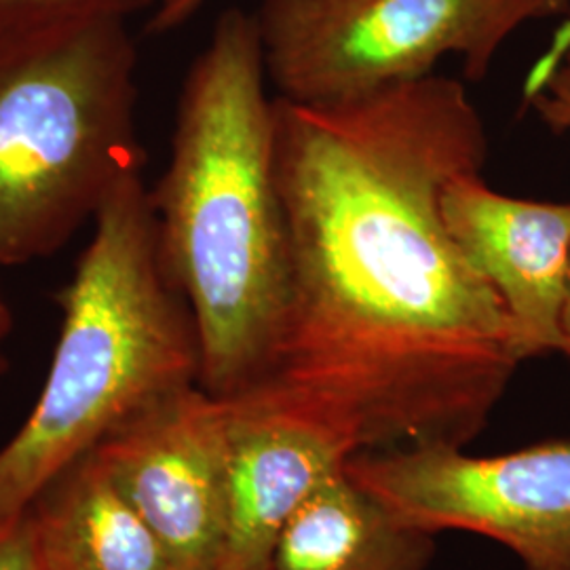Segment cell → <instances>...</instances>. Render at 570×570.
Returning <instances> with one entry per match:
<instances>
[{
	"mask_svg": "<svg viewBox=\"0 0 570 570\" xmlns=\"http://www.w3.org/2000/svg\"><path fill=\"white\" fill-rule=\"evenodd\" d=\"M487 125L444 75L348 102L275 98L289 301L271 376L357 452L468 449L527 362L508 308L442 218Z\"/></svg>",
	"mask_w": 570,
	"mask_h": 570,
	"instance_id": "obj_1",
	"label": "cell"
},
{
	"mask_svg": "<svg viewBox=\"0 0 570 570\" xmlns=\"http://www.w3.org/2000/svg\"><path fill=\"white\" fill-rule=\"evenodd\" d=\"M254 13L226 9L184 79L171 153L148 188L159 247L199 338V387L235 397L271 376L289 301L275 96Z\"/></svg>",
	"mask_w": 570,
	"mask_h": 570,
	"instance_id": "obj_2",
	"label": "cell"
},
{
	"mask_svg": "<svg viewBox=\"0 0 570 570\" xmlns=\"http://www.w3.org/2000/svg\"><path fill=\"white\" fill-rule=\"evenodd\" d=\"M41 395L0 446V520L18 518L63 469L117 429L199 385V338L159 247L142 169L106 197L70 284Z\"/></svg>",
	"mask_w": 570,
	"mask_h": 570,
	"instance_id": "obj_3",
	"label": "cell"
},
{
	"mask_svg": "<svg viewBox=\"0 0 570 570\" xmlns=\"http://www.w3.org/2000/svg\"><path fill=\"white\" fill-rule=\"evenodd\" d=\"M127 20L0 37V271L51 256L144 167Z\"/></svg>",
	"mask_w": 570,
	"mask_h": 570,
	"instance_id": "obj_4",
	"label": "cell"
},
{
	"mask_svg": "<svg viewBox=\"0 0 570 570\" xmlns=\"http://www.w3.org/2000/svg\"><path fill=\"white\" fill-rule=\"evenodd\" d=\"M569 11L570 0H263L254 20L275 98L322 106L425 79L444 58L482 81L520 28Z\"/></svg>",
	"mask_w": 570,
	"mask_h": 570,
	"instance_id": "obj_5",
	"label": "cell"
},
{
	"mask_svg": "<svg viewBox=\"0 0 570 570\" xmlns=\"http://www.w3.org/2000/svg\"><path fill=\"white\" fill-rule=\"evenodd\" d=\"M345 471L416 529L487 537L524 570H570V440L490 456L452 446L357 452Z\"/></svg>",
	"mask_w": 570,
	"mask_h": 570,
	"instance_id": "obj_6",
	"label": "cell"
},
{
	"mask_svg": "<svg viewBox=\"0 0 570 570\" xmlns=\"http://www.w3.org/2000/svg\"><path fill=\"white\" fill-rule=\"evenodd\" d=\"M176 570H220L226 543L225 402L199 385L155 404L96 450Z\"/></svg>",
	"mask_w": 570,
	"mask_h": 570,
	"instance_id": "obj_7",
	"label": "cell"
},
{
	"mask_svg": "<svg viewBox=\"0 0 570 570\" xmlns=\"http://www.w3.org/2000/svg\"><path fill=\"white\" fill-rule=\"evenodd\" d=\"M220 400L228 497L220 570H271L287 522L355 450L268 387Z\"/></svg>",
	"mask_w": 570,
	"mask_h": 570,
	"instance_id": "obj_8",
	"label": "cell"
},
{
	"mask_svg": "<svg viewBox=\"0 0 570 570\" xmlns=\"http://www.w3.org/2000/svg\"><path fill=\"white\" fill-rule=\"evenodd\" d=\"M449 235L510 313L527 360L558 353L570 273V204L499 193L482 171L454 176L442 193Z\"/></svg>",
	"mask_w": 570,
	"mask_h": 570,
	"instance_id": "obj_9",
	"label": "cell"
},
{
	"mask_svg": "<svg viewBox=\"0 0 570 570\" xmlns=\"http://www.w3.org/2000/svg\"><path fill=\"white\" fill-rule=\"evenodd\" d=\"M26 518L41 570H176L96 452L49 482Z\"/></svg>",
	"mask_w": 570,
	"mask_h": 570,
	"instance_id": "obj_10",
	"label": "cell"
},
{
	"mask_svg": "<svg viewBox=\"0 0 570 570\" xmlns=\"http://www.w3.org/2000/svg\"><path fill=\"white\" fill-rule=\"evenodd\" d=\"M433 537L393 515L343 469L287 522L271 570H428Z\"/></svg>",
	"mask_w": 570,
	"mask_h": 570,
	"instance_id": "obj_11",
	"label": "cell"
},
{
	"mask_svg": "<svg viewBox=\"0 0 570 570\" xmlns=\"http://www.w3.org/2000/svg\"><path fill=\"white\" fill-rule=\"evenodd\" d=\"M146 4L150 0H0V37L66 21L129 20Z\"/></svg>",
	"mask_w": 570,
	"mask_h": 570,
	"instance_id": "obj_12",
	"label": "cell"
},
{
	"mask_svg": "<svg viewBox=\"0 0 570 570\" xmlns=\"http://www.w3.org/2000/svg\"><path fill=\"white\" fill-rule=\"evenodd\" d=\"M524 102L553 134H570V49L541 81L524 89Z\"/></svg>",
	"mask_w": 570,
	"mask_h": 570,
	"instance_id": "obj_13",
	"label": "cell"
},
{
	"mask_svg": "<svg viewBox=\"0 0 570 570\" xmlns=\"http://www.w3.org/2000/svg\"><path fill=\"white\" fill-rule=\"evenodd\" d=\"M0 570H41L26 513L0 520Z\"/></svg>",
	"mask_w": 570,
	"mask_h": 570,
	"instance_id": "obj_14",
	"label": "cell"
},
{
	"mask_svg": "<svg viewBox=\"0 0 570 570\" xmlns=\"http://www.w3.org/2000/svg\"><path fill=\"white\" fill-rule=\"evenodd\" d=\"M212 0H161L146 23L148 35H169L193 20Z\"/></svg>",
	"mask_w": 570,
	"mask_h": 570,
	"instance_id": "obj_15",
	"label": "cell"
},
{
	"mask_svg": "<svg viewBox=\"0 0 570 570\" xmlns=\"http://www.w3.org/2000/svg\"><path fill=\"white\" fill-rule=\"evenodd\" d=\"M570 49V11L569 18L564 20V23L553 32L551 37L550 47L543 51V56L537 60L534 68L530 70L527 81H524V89L532 87L534 82L541 81L551 68L556 66V61L560 60L567 51Z\"/></svg>",
	"mask_w": 570,
	"mask_h": 570,
	"instance_id": "obj_16",
	"label": "cell"
},
{
	"mask_svg": "<svg viewBox=\"0 0 570 570\" xmlns=\"http://www.w3.org/2000/svg\"><path fill=\"white\" fill-rule=\"evenodd\" d=\"M558 353H562L570 364V273L567 294H564V305H562V313H560V345H558Z\"/></svg>",
	"mask_w": 570,
	"mask_h": 570,
	"instance_id": "obj_17",
	"label": "cell"
},
{
	"mask_svg": "<svg viewBox=\"0 0 570 570\" xmlns=\"http://www.w3.org/2000/svg\"><path fill=\"white\" fill-rule=\"evenodd\" d=\"M11 327H13V315H11V308L7 305L2 287H0V372L7 366V360L2 355V346H4L7 336L11 334Z\"/></svg>",
	"mask_w": 570,
	"mask_h": 570,
	"instance_id": "obj_18",
	"label": "cell"
}]
</instances>
